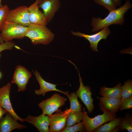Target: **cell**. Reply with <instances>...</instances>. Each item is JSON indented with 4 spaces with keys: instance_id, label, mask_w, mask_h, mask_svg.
I'll use <instances>...</instances> for the list:
<instances>
[{
    "instance_id": "4",
    "label": "cell",
    "mask_w": 132,
    "mask_h": 132,
    "mask_svg": "<svg viewBox=\"0 0 132 132\" xmlns=\"http://www.w3.org/2000/svg\"><path fill=\"white\" fill-rule=\"evenodd\" d=\"M28 26L19 23L4 21L1 27V37L4 42L11 41L14 39H21L25 37Z\"/></svg>"
},
{
    "instance_id": "24",
    "label": "cell",
    "mask_w": 132,
    "mask_h": 132,
    "mask_svg": "<svg viewBox=\"0 0 132 132\" xmlns=\"http://www.w3.org/2000/svg\"><path fill=\"white\" fill-rule=\"evenodd\" d=\"M85 125L82 121L72 126L65 127L61 132H85Z\"/></svg>"
},
{
    "instance_id": "27",
    "label": "cell",
    "mask_w": 132,
    "mask_h": 132,
    "mask_svg": "<svg viewBox=\"0 0 132 132\" xmlns=\"http://www.w3.org/2000/svg\"><path fill=\"white\" fill-rule=\"evenodd\" d=\"M10 10L9 7L7 5L0 8V32L2 26Z\"/></svg>"
},
{
    "instance_id": "14",
    "label": "cell",
    "mask_w": 132,
    "mask_h": 132,
    "mask_svg": "<svg viewBox=\"0 0 132 132\" xmlns=\"http://www.w3.org/2000/svg\"><path fill=\"white\" fill-rule=\"evenodd\" d=\"M36 77V79L38 82L40 86V88L35 91V93L37 95H42L45 96V93L51 91H55L62 93L68 96L69 94L68 91L65 92L57 88L56 87L57 85L48 82L45 80L42 77L39 73L37 70L35 71H33Z\"/></svg>"
},
{
    "instance_id": "11",
    "label": "cell",
    "mask_w": 132,
    "mask_h": 132,
    "mask_svg": "<svg viewBox=\"0 0 132 132\" xmlns=\"http://www.w3.org/2000/svg\"><path fill=\"white\" fill-rule=\"evenodd\" d=\"M67 112L68 109L63 111L58 109L55 114L48 116L50 132H61L66 126Z\"/></svg>"
},
{
    "instance_id": "15",
    "label": "cell",
    "mask_w": 132,
    "mask_h": 132,
    "mask_svg": "<svg viewBox=\"0 0 132 132\" xmlns=\"http://www.w3.org/2000/svg\"><path fill=\"white\" fill-rule=\"evenodd\" d=\"M24 119L25 121L34 126L40 132H50V118L46 115L42 113L36 117L28 115Z\"/></svg>"
},
{
    "instance_id": "20",
    "label": "cell",
    "mask_w": 132,
    "mask_h": 132,
    "mask_svg": "<svg viewBox=\"0 0 132 132\" xmlns=\"http://www.w3.org/2000/svg\"><path fill=\"white\" fill-rule=\"evenodd\" d=\"M84 115L83 112L72 111L68 109L66 127L72 126L80 122Z\"/></svg>"
},
{
    "instance_id": "2",
    "label": "cell",
    "mask_w": 132,
    "mask_h": 132,
    "mask_svg": "<svg viewBox=\"0 0 132 132\" xmlns=\"http://www.w3.org/2000/svg\"><path fill=\"white\" fill-rule=\"evenodd\" d=\"M25 37L34 45H47L53 40L55 34L46 25L30 24L28 26Z\"/></svg>"
},
{
    "instance_id": "29",
    "label": "cell",
    "mask_w": 132,
    "mask_h": 132,
    "mask_svg": "<svg viewBox=\"0 0 132 132\" xmlns=\"http://www.w3.org/2000/svg\"><path fill=\"white\" fill-rule=\"evenodd\" d=\"M7 112L6 110L2 108L0 105V118Z\"/></svg>"
},
{
    "instance_id": "26",
    "label": "cell",
    "mask_w": 132,
    "mask_h": 132,
    "mask_svg": "<svg viewBox=\"0 0 132 132\" xmlns=\"http://www.w3.org/2000/svg\"><path fill=\"white\" fill-rule=\"evenodd\" d=\"M132 108V96L123 99H121L119 110L121 111Z\"/></svg>"
},
{
    "instance_id": "25",
    "label": "cell",
    "mask_w": 132,
    "mask_h": 132,
    "mask_svg": "<svg viewBox=\"0 0 132 132\" xmlns=\"http://www.w3.org/2000/svg\"><path fill=\"white\" fill-rule=\"evenodd\" d=\"M98 4L102 6L109 11L116 9V6L112 0H94Z\"/></svg>"
},
{
    "instance_id": "5",
    "label": "cell",
    "mask_w": 132,
    "mask_h": 132,
    "mask_svg": "<svg viewBox=\"0 0 132 132\" xmlns=\"http://www.w3.org/2000/svg\"><path fill=\"white\" fill-rule=\"evenodd\" d=\"M67 99L59 94L55 93L51 97L38 104L43 113L48 116L52 115L65 104Z\"/></svg>"
},
{
    "instance_id": "3",
    "label": "cell",
    "mask_w": 132,
    "mask_h": 132,
    "mask_svg": "<svg viewBox=\"0 0 132 132\" xmlns=\"http://www.w3.org/2000/svg\"><path fill=\"white\" fill-rule=\"evenodd\" d=\"M99 104L100 110L103 113L93 118L90 117L88 116L84 107L82 109L84 115L82 121L85 125L86 132H93L96 129L103 124L116 117L115 114L109 111L100 102Z\"/></svg>"
},
{
    "instance_id": "21",
    "label": "cell",
    "mask_w": 132,
    "mask_h": 132,
    "mask_svg": "<svg viewBox=\"0 0 132 132\" xmlns=\"http://www.w3.org/2000/svg\"><path fill=\"white\" fill-rule=\"evenodd\" d=\"M117 128L119 131H123L126 130L129 132H132V114L127 112L123 117H121V121Z\"/></svg>"
},
{
    "instance_id": "1",
    "label": "cell",
    "mask_w": 132,
    "mask_h": 132,
    "mask_svg": "<svg viewBox=\"0 0 132 132\" xmlns=\"http://www.w3.org/2000/svg\"><path fill=\"white\" fill-rule=\"evenodd\" d=\"M132 7L130 0H127L121 6L109 11L108 16L104 19L93 17L91 24L93 28L92 32L98 31L114 24L123 25L124 22V14Z\"/></svg>"
},
{
    "instance_id": "33",
    "label": "cell",
    "mask_w": 132,
    "mask_h": 132,
    "mask_svg": "<svg viewBox=\"0 0 132 132\" xmlns=\"http://www.w3.org/2000/svg\"><path fill=\"white\" fill-rule=\"evenodd\" d=\"M2 76V74L0 72V79L1 78Z\"/></svg>"
},
{
    "instance_id": "7",
    "label": "cell",
    "mask_w": 132,
    "mask_h": 132,
    "mask_svg": "<svg viewBox=\"0 0 132 132\" xmlns=\"http://www.w3.org/2000/svg\"><path fill=\"white\" fill-rule=\"evenodd\" d=\"M11 87L10 82L0 88V105L10 113L13 118L16 121L19 120L22 122L25 121V119L19 117L14 110L10 99V93Z\"/></svg>"
},
{
    "instance_id": "6",
    "label": "cell",
    "mask_w": 132,
    "mask_h": 132,
    "mask_svg": "<svg viewBox=\"0 0 132 132\" xmlns=\"http://www.w3.org/2000/svg\"><path fill=\"white\" fill-rule=\"evenodd\" d=\"M28 7L22 5L10 10L5 21L17 23L28 26L30 24Z\"/></svg>"
},
{
    "instance_id": "22",
    "label": "cell",
    "mask_w": 132,
    "mask_h": 132,
    "mask_svg": "<svg viewBox=\"0 0 132 132\" xmlns=\"http://www.w3.org/2000/svg\"><path fill=\"white\" fill-rule=\"evenodd\" d=\"M67 96L70 102L69 110L72 111H81L82 105L79 101L78 97L75 93L72 92Z\"/></svg>"
},
{
    "instance_id": "19",
    "label": "cell",
    "mask_w": 132,
    "mask_h": 132,
    "mask_svg": "<svg viewBox=\"0 0 132 132\" xmlns=\"http://www.w3.org/2000/svg\"><path fill=\"white\" fill-rule=\"evenodd\" d=\"M121 117L115 118L108 123L98 127L93 132H113L115 128L120 124Z\"/></svg>"
},
{
    "instance_id": "16",
    "label": "cell",
    "mask_w": 132,
    "mask_h": 132,
    "mask_svg": "<svg viewBox=\"0 0 132 132\" xmlns=\"http://www.w3.org/2000/svg\"><path fill=\"white\" fill-rule=\"evenodd\" d=\"M27 126L18 122L8 112L5 116L0 118V132H10L15 129H22Z\"/></svg>"
},
{
    "instance_id": "34",
    "label": "cell",
    "mask_w": 132,
    "mask_h": 132,
    "mask_svg": "<svg viewBox=\"0 0 132 132\" xmlns=\"http://www.w3.org/2000/svg\"><path fill=\"white\" fill-rule=\"evenodd\" d=\"M37 0L40 3V4L42 0Z\"/></svg>"
},
{
    "instance_id": "8",
    "label": "cell",
    "mask_w": 132,
    "mask_h": 132,
    "mask_svg": "<svg viewBox=\"0 0 132 132\" xmlns=\"http://www.w3.org/2000/svg\"><path fill=\"white\" fill-rule=\"evenodd\" d=\"M32 76L31 73L25 67L18 65L15 68L11 82L17 85L18 91H24Z\"/></svg>"
},
{
    "instance_id": "30",
    "label": "cell",
    "mask_w": 132,
    "mask_h": 132,
    "mask_svg": "<svg viewBox=\"0 0 132 132\" xmlns=\"http://www.w3.org/2000/svg\"><path fill=\"white\" fill-rule=\"evenodd\" d=\"M112 0L116 6H120L121 5V0Z\"/></svg>"
},
{
    "instance_id": "10",
    "label": "cell",
    "mask_w": 132,
    "mask_h": 132,
    "mask_svg": "<svg viewBox=\"0 0 132 132\" xmlns=\"http://www.w3.org/2000/svg\"><path fill=\"white\" fill-rule=\"evenodd\" d=\"M74 35L80 37H83L88 40L90 43V48L95 51H98L97 45L99 42L102 39L106 40L110 34L111 32L109 28L106 27L102 29L100 31L95 34L89 35L78 32H75L71 31Z\"/></svg>"
},
{
    "instance_id": "13",
    "label": "cell",
    "mask_w": 132,
    "mask_h": 132,
    "mask_svg": "<svg viewBox=\"0 0 132 132\" xmlns=\"http://www.w3.org/2000/svg\"><path fill=\"white\" fill-rule=\"evenodd\" d=\"M39 2L37 0L28 7L30 24L46 25L47 22L43 13L39 9Z\"/></svg>"
},
{
    "instance_id": "9",
    "label": "cell",
    "mask_w": 132,
    "mask_h": 132,
    "mask_svg": "<svg viewBox=\"0 0 132 132\" xmlns=\"http://www.w3.org/2000/svg\"><path fill=\"white\" fill-rule=\"evenodd\" d=\"M75 66L78 72L80 83L79 88L75 93L85 104L89 113L90 114L92 112L95 108L93 103V100L92 97V94L90 88L89 86L84 85L79 71L76 66Z\"/></svg>"
},
{
    "instance_id": "12",
    "label": "cell",
    "mask_w": 132,
    "mask_h": 132,
    "mask_svg": "<svg viewBox=\"0 0 132 132\" xmlns=\"http://www.w3.org/2000/svg\"><path fill=\"white\" fill-rule=\"evenodd\" d=\"M61 5L60 0H42L39 5L48 23L53 18L55 13L59 9Z\"/></svg>"
},
{
    "instance_id": "28",
    "label": "cell",
    "mask_w": 132,
    "mask_h": 132,
    "mask_svg": "<svg viewBox=\"0 0 132 132\" xmlns=\"http://www.w3.org/2000/svg\"><path fill=\"white\" fill-rule=\"evenodd\" d=\"M15 46L14 42L12 41L5 42L0 44V61L1 57V52L4 50L12 49Z\"/></svg>"
},
{
    "instance_id": "23",
    "label": "cell",
    "mask_w": 132,
    "mask_h": 132,
    "mask_svg": "<svg viewBox=\"0 0 132 132\" xmlns=\"http://www.w3.org/2000/svg\"><path fill=\"white\" fill-rule=\"evenodd\" d=\"M122 98L123 99L132 96V80L128 79L124 82V85L121 86Z\"/></svg>"
},
{
    "instance_id": "32",
    "label": "cell",
    "mask_w": 132,
    "mask_h": 132,
    "mask_svg": "<svg viewBox=\"0 0 132 132\" xmlns=\"http://www.w3.org/2000/svg\"><path fill=\"white\" fill-rule=\"evenodd\" d=\"M1 0H0V8L2 7L3 6L1 4Z\"/></svg>"
},
{
    "instance_id": "17",
    "label": "cell",
    "mask_w": 132,
    "mask_h": 132,
    "mask_svg": "<svg viewBox=\"0 0 132 132\" xmlns=\"http://www.w3.org/2000/svg\"><path fill=\"white\" fill-rule=\"evenodd\" d=\"M121 84L118 82L114 87L108 88L105 86L101 87L100 89L99 94L102 97L105 98L121 99Z\"/></svg>"
},
{
    "instance_id": "18",
    "label": "cell",
    "mask_w": 132,
    "mask_h": 132,
    "mask_svg": "<svg viewBox=\"0 0 132 132\" xmlns=\"http://www.w3.org/2000/svg\"><path fill=\"white\" fill-rule=\"evenodd\" d=\"M99 99V102L109 112L115 114L118 111L121 102V99L102 97H100Z\"/></svg>"
},
{
    "instance_id": "31",
    "label": "cell",
    "mask_w": 132,
    "mask_h": 132,
    "mask_svg": "<svg viewBox=\"0 0 132 132\" xmlns=\"http://www.w3.org/2000/svg\"><path fill=\"white\" fill-rule=\"evenodd\" d=\"M4 42V41L1 37V33H0V44H3Z\"/></svg>"
}]
</instances>
